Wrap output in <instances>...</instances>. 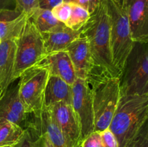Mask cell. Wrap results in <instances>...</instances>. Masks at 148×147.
<instances>
[{"label": "cell", "instance_id": "6da1fadb", "mask_svg": "<svg viewBox=\"0 0 148 147\" xmlns=\"http://www.w3.org/2000/svg\"><path fill=\"white\" fill-rule=\"evenodd\" d=\"M92 96L95 131L109 127L120 97V77L114 76L106 69L94 66L85 79Z\"/></svg>", "mask_w": 148, "mask_h": 147}, {"label": "cell", "instance_id": "7a4b0ae2", "mask_svg": "<svg viewBox=\"0 0 148 147\" xmlns=\"http://www.w3.org/2000/svg\"><path fill=\"white\" fill-rule=\"evenodd\" d=\"M148 120V93L121 95L109 128L116 137L119 147H127Z\"/></svg>", "mask_w": 148, "mask_h": 147}, {"label": "cell", "instance_id": "3957f363", "mask_svg": "<svg viewBox=\"0 0 148 147\" xmlns=\"http://www.w3.org/2000/svg\"><path fill=\"white\" fill-rule=\"evenodd\" d=\"M82 35L86 37L94 65L120 77L114 68L110 43V18L106 0H100L95 11L82 27Z\"/></svg>", "mask_w": 148, "mask_h": 147}, {"label": "cell", "instance_id": "277c9868", "mask_svg": "<svg viewBox=\"0 0 148 147\" xmlns=\"http://www.w3.org/2000/svg\"><path fill=\"white\" fill-rule=\"evenodd\" d=\"M110 18V43L114 68L121 76L129 54L134 46L127 12L122 0H106Z\"/></svg>", "mask_w": 148, "mask_h": 147}, {"label": "cell", "instance_id": "5b68a950", "mask_svg": "<svg viewBox=\"0 0 148 147\" xmlns=\"http://www.w3.org/2000/svg\"><path fill=\"white\" fill-rule=\"evenodd\" d=\"M121 95L148 93V43L134 42L120 77Z\"/></svg>", "mask_w": 148, "mask_h": 147}, {"label": "cell", "instance_id": "8992f818", "mask_svg": "<svg viewBox=\"0 0 148 147\" xmlns=\"http://www.w3.org/2000/svg\"><path fill=\"white\" fill-rule=\"evenodd\" d=\"M16 51L12 82L25 70L37 65L46 56L43 37L31 20L27 18L15 40Z\"/></svg>", "mask_w": 148, "mask_h": 147}, {"label": "cell", "instance_id": "52a82bcc", "mask_svg": "<svg viewBox=\"0 0 148 147\" xmlns=\"http://www.w3.org/2000/svg\"><path fill=\"white\" fill-rule=\"evenodd\" d=\"M49 75L47 69L36 65L19 77V93L27 114L39 112L44 107L45 89Z\"/></svg>", "mask_w": 148, "mask_h": 147}, {"label": "cell", "instance_id": "ba28073f", "mask_svg": "<svg viewBox=\"0 0 148 147\" xmlns=\"http://www.w3.org/2000/svg\"><path fill=\"white\" fill-rule=\"evenodd\" d=\"M72 105L81 125L82 141L95 131L94 112L92 96L85 79L77 78L72 86Z\"/></svg>", "mask_w": 148, "mask_h": 147}, {"label": "cell", "instance_id": "9c48e42d", "mask_svg": "<svg viewBox=\"0 0 148 147\" xmlns=\"http://www.w3.org/2000/svg\"><path fill=\"white\" fill-rule=\"evenodd\" d=\"M48 108L69 144L72 147H80L81 125L72 104L61 102Z\"/></svg>", "mask_w": 148, "mask_h": 147}, {"label": "cell", "instance_id": "30bf717a", "mask_svg": "<svg viewBox=\"0 0 148 147\" xmlns=\"http://www.w3.org/2000/svg\"><path fill=\"white\" fill-rule=\"evenodd\" d=\"M27 128L37 134L46 135L53 147H72L56 125L49 109L46 107L39 112L28 114L25 129Z\"/></svg>", "mask_w": 148, "mask_h": 147}, {"label": "cell", "instance_id": "8fae6325", "mask_svg": "<svg viewBox=\"0 0 148 147\" xmlns=\"http://www.w3.org/2000/svg\"><path fill=\"white\" fill-rule=\"evenodd\" d=\"M133 41L148 43V0H122Z\"/></svg>", "mask_w": 148, "mask_h": 147}, {"label": "cell", "instance_id": "7c38bea8", "mask_svg": "<svg viewBox=\"0 0 148 147\" xmlns=\"http://www.w3.org/2000/svg\"><path fill=\"white\" fill-rule=\"evenodd\" d=\"M27 115L20 99L17 79L10 84L0 97V119L11 121L25 129Z\"/></svg>", "mask_w": 148, "mask_h": 147}, {"label": "cell", "instance_id": "4fadbf2b", "mask_svg": "<svg viewBox=\"0 0 148 147\" xmlns=\"http://www.w3.org/2000/svg\"><path fill=\"white\" fill-rule=\"evenodd\" d=\"M77 78L86 79L94 65L93 59L86 37L81 35L66 48Z\"/></svg>", "mask_w": 148, "mask_h": 147}, {"label": "cell", "instance_id": "5bb4252c", "mask_svg": "<svg viewBox=\"0 0 148 147\" xmlns=\"http://www.w3.org/2000/svg\"><path fill=\"white\" fill-rule=\"evenodd\" d=\"M37 65L45 67L51 75L59 76L71 86L77 79L72 61L66 50L46 54Z\"/></svg>", "mask_w": 148, "mask_h": 147}, {"label": "cell", "instance_id": "9a60e30c", "mask_svg": "<svg viewBox=\"0 0 148 147\" xmlns=\"http://www.w3.org/2000/svg\"><path fill=\"white\" fill-rule=\"evenodd\" d=\"M82 32V27L80 30H74L63 24L51 31L43 33L41 35L46 53L66 50L74 40L80 37Z\"/></svg>", "mask_w": 148, "mask_h": 147}, {"label": "cell", "instance_id": "2e32d148", "mask_svg": "<svg viewBox=\"0 0 148 147\" xmlns=\"http://www.w3.org/2000/svg\"><path fill=\"white\" fill-rule=\"evenodd\" d=\"M28 17L16 8L0 10V42L7 40L15 41Z\"/></svg>", "mask_w": 148, "mask_h": 147}, {"label": "cell", "instance_id": "e0dca14e", "mask_svg": "<svg viewBox=\"0 0 148 147\" xmlns=\"http://www.w3.org/2000/svg\"><path fill=\"white\" fill-rule=\"evenodd\" d=\"M15 51L14 40H7L0 42V97L12 82Z\"/></svg>", "mask_w": 148, "mask_h": 147}, {"label": "cell", "instance_id": "ac0fdd59", "mask_svg": "<svg viewBox=\"0 0 148 147\" xmlns=\"http://www.w3.org/2000/svg\"><path fill=\"white\" fill-rule=\"evenodd\" d=\"M72 86L59 76L49 75L44 95V107L49 108L61 102L72 104Z\"/></svg>", "mask_w": 148, "mask_h": 147}, {"label": "cell", "instance_id": "d6986e66", "mask_svg": "<svg viewBox=\"0 0 148 147\" xmlns=\"http://www.w3.org/2000/svg\"><path fill=\"white\" fill-rule=\"evenodd\" d=\"M25 129L6 119H0V147H14L22 139Z\"/></svg>", "mask_w": 148, "mask_h": 147}, {"label": "cell", "instance_id": "ffe728a7", "mask_svg": "<svg viewBox=\"0 0 148 147\" xmlns=\"http://www.w3.org/2000/svg\"><path fill=\"white\" fill-rule=\"evenodd\" d=\"M29 19L41 34L51 31L64 24L53 15L51 10L40 8L35 10L30 14Z\"/></svg>", "mask_w": 148, "mask_h": 147}, {"label": "cell", "instance_id": "44dd1931", "mask_svg": "<svg viewBox=\"0 0 148 147\" xmlns=\"http://www.w3.org/2000/svg\"><path fill=\"white\" fill-rule=\"evenodd\" d=\"M71 4V14L65 25L74 30H80L90 17V13L77 4Z\"/></svg>", "mask_w": 148, "mask_h": 147}, {"label": "cell", "instance_id": "7402d4cb", "mask_svg": "<svg viewBox=\"0 0 148 147\" xmlns=\"http://www.w3.org/2000/svg\"><path fill=\"white\" fill-rule=\"evenodd\" d=\"M46 138L43 135H38L30 128H25L22 139L14 147H45Z\"/></svg>", "mask_w": 148, "mask_h": 147}, {"label": "cell", "instance_id": "603a6c76", "mask_svg": "<svg viewBox=\"0 0 148 147\" xmlns=\"http://www.w3.org/2000/svg\"><path fill=\"white\" fill-rule=\"evenodd\" d=\"M127 147H148V120L140 128Z\"/></svg>", "mask_w": 148, "mask_h": 147}, {"label": "cell", "instance_id": "cb8c5ba5", "mask_svg": "<svg viewBox=\"0 0 148 147\" xmlns=\"http://www.w3.org/2000/svg\"><path fill=\"white\" fill-rule=\"evenodd\" d=\"M53 15L61 22L66 24L71 14V4L69 2H62L55 7L51 10Z\"/></svg>", "mask_w": 148, "mask_h": 147}, {"label": "cell", "instance_id": "d4e9b609", "mask_svg": "<svg viewBox=\"0 0 148 147\" xmlns=\"http://www.w3.org/2000/svg\"><path fill=\"white\" fill-rule=\"evenodd\" d=\"M16 9L25 13L28 17L39 8L38 0H15Z\"/></svg>", "mask_w": 148, "mask_h": 147}, {"label": "cell", "instance_id": "484cf974", "mask_svg": "<svg viewBox=\"0 0 148 147\" xmlns=\"http://www.w3.org/2000/svg\"><path fill=\"white\" fill-rule=\"evenodd\" d=\"M81 147H103L101 140V132L93 131L91 133L82 141Z\"/></svg>", "mask_w": 148, "mask_h": 147}, {"label": "cell", "instance_id": "4316f807", "mask_svg": "<svg viewBox=\"0 0 148 147\" xmlns=\"http://www.w3.org/2000/svg\"><path fill=\"white\" fill-rule=\"evenodd\" d=\"M101 136L103 147H119L116 137L109 128L101 131Z\"/></svg>", "mask_w": 148, "mask_h": 147}, {"label": "cell", "instance_id": "83f0119b", "mask_svg": "<svg viewBox=\"0 0 148 147\" xmlns=\"http://www.w3.org/2000/svg\"><path fill=\"white\" fill-rule=\"evenodd\" d=\"M64 1L81 6L92 14L99 4L100 0H64Z\"/></svg>", "mask_w": 148, "mask_h": 147}, {"label": "cell", "instance_id": "f1b7e54d", "mask_svg": "<svg viewBox=\"0 0 148 147\" xmlns=\"http://www.w3.org/2000/svg\"><path fill=\"white\" fill-rule=\"evenodd\" d=\"M64 2V0H38L39 8L51 11L55 7Z\"/></svg>", "mask_w": 148, "mask_h": 147}, {"label": "cell", "instance_id": "f546056e", "mask_svg": "<svg viewBox=\"0 0 148 147\" xmlns=\"http://www.w3.org/2000/svg\"><path fill=\"white\" fill-rule=\"evenodd\" d=\"M15 8V0H0V10H4V9L13 10Z\"/></svg>", "mask_w": 148, "mask_h": 147}, {"label": "cell", "instance_id": "4dcf8cb0", "mask_svg": "<svg viewBox=\"0 0 148 147\" xmlns=\"http://www.w3.org/2000/svg\"><path fill=\"white\" fill-rule=\"evenodd\" d=\"M38 135H43V134H38ZM44 135L45 138H46V142H45V147H53V146H52L51 143L50 142V141L48 139L47 137H46L45 135Z\"/></svg>", "mask_w": 148, "mask_h": 147}, {"label": "cell", "instance_id": "1f68e13d", "mask_svg": "<svg viewBox=\"0 0 148 147\" xmlns=\"http://www.w3.org/2000/svg\"><path fill=\"white\" fill-rule=\"evenodd\" d=\"M6 147H12V146H6Z\"/></svg>", "mask_w": 148, "mask_h": 147}]
</instances>
